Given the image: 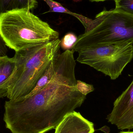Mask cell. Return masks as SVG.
I'll return each mask as SVG.
<instances>
[{
	"label": "cell",
	"mask_w": 133,
	"mask_h": 133,
	"mask_svg": "<svg viewBox=\"0 0 133 133\" xmlns=\"http://www.w3.org/2000/svg\"><path fill=\"white\" fill-rule=\"evenodd\" d=\"M74 51L55 56V72L34 94L5 101L3 120L12 133H44L56 127L86 98L76 88Z\"/></svg>",
	"instance_id": "cell-1"
},
{
	"label": "cell",
	"mask_w": 133,
	"mask_h": 133,
	"mask_svg": "<svg viewBox=\"0 0 133 133\" xmlns=\"http://www.w3.org/2000/svg\"><path fill=\"white\" fill-rule=\"evenodd\" d=\"M61 43L58 39L15 51V69L5 86L9 100L26 97L34 89L53 58L59 54Z\"/></svg>",
	"instance_id": "cell-2"
},
{
	"label": "cell",
	"mask_w": 133,
	"mask_h": 133,
	"mask_svg": "<svg viewBox=\"0 0 133 133\" xmlns=\"http://www.w3.org/2000/svg\"><path fill=\"white\" fill-rule=\"evenodd\" d=\"M0 34L7 46L15 51L59 39V33L46 22L26 9L0 16Z\"/></svg>",
	"instance_id": "cell-3"
},
{
	"label": "cell",
	"mask_w": 133,
	"mask_h": 133,
	"mask_svg": "<svg viewBox=\"0 0 133 133\" xmlns=\"http://www.w3.org/2000/svg\"><path fill=\"white\" fill-rule=\"evenodd\" d=\"M133 44V16L120 11L104 10L85 28L72 50L118 44Z\"/></svg>",
	"instance_id": "cell-4"
},
{
	"label": "cell",
	"mask_w": 133,
	"mask_h": 133,
	"mask_svg": "<svg viewBox=\"0 0 133 133\" xmlns=\"http://www.w3.org/2000/svg\"><path fill=\"white\" fill-rule=\"evenodd\" d=\"M77 61L117 79L132 60L133 44H118L86 48L80 50Z\"/></svg>",
	"instance_id": "cell-5"
},
{
	"label": "cell",
	"mask_w": 133,
	"mask_h": 133,
	"mask_svg": "<svg viewBox=\"0 0 133 133\" xmlns=\"http://www.w3.org/2000/svg\"><path fill=\"white\" fill-rule=\"evenodd\" d=\"M108 122L121 130L133 129V79L129 87L116 99Z\"/></svg>",
	"instance_id": "cell-6"
},
{
	"label": "cell",
	"mask_w": 133,
	"mask_h": 133,
	"mask_svg": "<svg viewBox=\"0 0 133 133\" xmlns=\"http://www.w3.org/2000/svg\"><path fill=\"white\" fill-rule=\"evenodd\" d=\"M93 123L73 111L67 114L55 128V133H94Z\"/></svg>",
	"instance_id": "cell-7"
},
{
	"label": "cell",
	"mask_w": 133,
	"mask_h": 133,
	"mask_svg": "<svg viewBox=\"0 0 133 133\" xmlns=\"http://www.w3.org/2000/svg\"><path fill=\"white\" fill-rule=\"evenodd\" d=\"M16 68V61L14 57L7 55L0 56V99L7 97L8 90L5 84L11 78Z\"/></svg>",
	"instance_id": "cell-8"
},
{
	"label": "cell",
	"mask_w": 133,
	"mask_h": 133,
	"mask_svg": "<svg viewBox=\"0 0 133 133\" xmlns=\"http://www.w3.org/2000/svg\"><path fill=\"white\" fill-rule=\"evenodd\" d=\"M37 0H0V16L14 10H32L37 6Z\"/></svg>",
	"instance_id": "cell-9"
},
{
	"label": "cell",
	"mask_w": 133,
	"mask_h": 133,
	"mask_svg": "<svg viewBox=\"0 0 133 133\" xmlns=\"http://www.w3.org/2000/svg\"><path fill=\"white\" fill-rule=\"evenodd\" d=\"M43 1L45 2L50 7V10L47 12H61V13L69 14L76 17L78 20H79L80 22L82 23L85 28L88 25V24L92 20V19L87 18L83 16L71 11L66 8H64L61 4L57 2L54 1L52 0H43Z\"/></svg>",
	"instance_id": "cell-10"
},
{
	"label": "cell",
	"mask_w": 133,
	"mask_h": 133,
	"mask_svg": "<svg viewBox=\"0 0 133 133\" xmlns=\"http://www.w3.org/2000/svg\"><path fill=\"white\" fill-rule=\"evenodd\" d=\"M54 58L50 63L45 72L41 76L37 81L34 89L27 96L32 95L39 91L44 88L51 80L55 72V64Z\"/></svg>",
	"instance_id": "cell-11"
},
{
	"label": "cell",
	"mask_w": 133,
	"mask_h": 133,
	"mask_svg": "<svg viewBox=\"0 0 133 133\" xmlns=\"http://www.w3.org/2000/svg\"><path fill=\"white\" fill-rule=\"evenodd\" d=\"M115 10L133 16V0H115Z\"/></svg>",
	"instance_id": "cell-12"
},
{
	"label": "cell",
	"mask_w": 133,
	"mask_h": 133,
	"mask_svg": "<svg viewBox=\"0 0 133 133\" xmlns=\"http://www.w3.org/2000/svg\"><path fill=\"white\" fill-rule=\"evenodd\" d=\"M77 39V37L74 34L68 33L65 35L62 40H61V47L65 50L72 49Z\"/></svg>",
	"instance_id": "cell-13"
},
{
	"label": "cell",
	"mask_w": 133,
	"mask_h": 133,
	"mask_svg": "<svg viewBox=\"0 0 133 133\" xmlns=\"http://www.w3.org/2000/svg\"><path fill=\"white\" fill-rule=\"evenodd\" d=\"M76 88L81 94L86 96L88 94L94 91L95 89L93 85L88 84L80 80H77Z\"/></svg>",
	"instance_id": "cell-14"
},
{
	"label": "cell",
	"mask_w": 133,
	"mask_h": 133,
	"mask_svg": "<svg viewBox=\"0 0 133 133\" xmlns=\"http://www.w3.org/2000/svg\"><path fill=\"white\" fill-rule=\"evenodd\" d=\"M8 51L6 44L0 34V56H6Z\"/></svg>",
	"instance_id": "cell-15"
},
{
	"label": "cell",
	"mask_w": 133,
	"mask_h": 133,
	"mask_svg": "<svg viewBox=\"0 0 133 133\" xmlns=\"http://www.w3.org/2000/svg\"><path fill=\"white\" fill-rule=\"evenodd\" d=\"M90 1L91 2H98L104 1H108V0H90Z\"/></svg>",
	"instance_id": "cell-16"
},
{
	"label": "cell",
	"mask_w": 133,
	"mask_h": 133,
	"mask_svg": "<svg viewBox=\"0 0 133 133\" xmlns=\"http://www.w3.org/2000/svg\"><path fill=\"white\" fill-rule=\"evenodd\" d=\"M118 133H133V131H122V132H119Z\"/></svg>",
	"instance_id": "cell-17"
}]
</instances>
